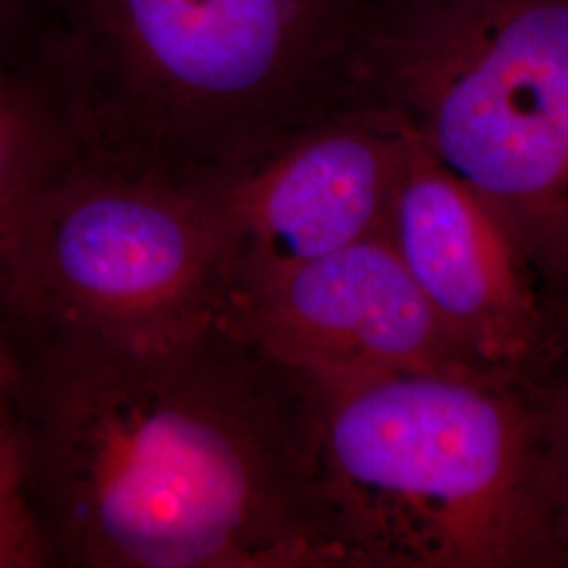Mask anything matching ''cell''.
Here are the masks:
<instances>
[{
	"mask_svg": "<svg viewBox=\"0 0 568 568\" xmlns=\"http://www.w3.org/2000/svg\"><path fill=\"white\" fill-rule=\"evenodd\" d=\"M32 0H0V44L18 41L28 23Z\"/></svg>",
	"mask_w": 568,
	"mask_h": 568,
	"instance_id": "obj_12",
	"label": "cell"
},
{
	"mask_svg": "<svg viewBox=\"0 0 568 568\" xmlns=\"http://www.w3.org/2000/svg\"><path fill=\"white\" fill-rule=\"evenodd\" d=\"M0 568H44L21 478L16 363L0 328Z\"/></svg>",
	"mask_w": 568,
	"mask_h": 568,
	"instance_id": "obj_10",
	"label": "cell"
},
{
	"mask_svg": "<svg viewBox=\"0 0 568 568\" xmlns=\"http://www.w3.org/2000/svg\"><path fill=\"white\" fill-rule=\"evenodd\" d=\"M77 159L41 72L28 60L0 61V248L30 204Z\"/></svg>",
	"mask_w": 568,
	"mask_h": 568,
	"instance_id": "obj_9",
	"label": "cell"
},
{
	"mask_svg": "<svg viewBox=\"0 0 568 568\" xmlns=\"http://www.w3.org/2000/svg\"><path fill=\"white\" fill-rule=\"evenodd\" d=\"M535 392L541 408L551 499L568 567V305L562 307L558 349L535 384Z\"/></svg>",
	"mask_w": 568,
	"mask_h": 568,
	"instance_id": "obj_11",
	"label": "cell"
},
{
	"mask_svg": "<svg viewBox=\"0 0 568 568\" xmlns=\"http://www.w3.org/2000/svg\"><path fill=\"white\" fill-rule=\"evenodd\" d=\"M222 318L316 379L483 371L450 339L384 232L244 284Z\"/></svg>",
	"mask_w": 568,
	"mask_h": 568,
	"instance_id": "obj_8",
	"label": "cell"
},
{
	"mask_svg": "<svg viewBox=\"0 0 568 568\" xmlns=\"http://www.w3.org/2000/svg\"><path fill=\"white\" fill-rule=\"evenodd\" d=\"M371 95L506 220L568 305V0H384Z\"/></svg>",
	"mask_w": 568,
	"mask_h": 568,
	"instance_id": "obj_4",
	"label": "cell"
},
{
	"mask_svg": "<svg viewBox=\"0 0 568 568\" xmlns=\"http://www.w3.org/2000/svg\"><path fill=\"white\" fill-rule=\"evenodd\" d=\"M310 379L345 568L567 567L532 384L474 368Z\"/></svg>",
	"mask_w": 568,
	"mask_h": 568,
	"instance_id": "obj_3",
	"label": "cell"
},
{
	"mask_svg": "<svg viewBox=\"0 0 568 568\" xmlns=\"http://www.w3.org/2000/svg\"><path fill=\"white\" fill-rule=\"evenodd\" d=\"M230 246L213 185L74 161L0 248L7 342L145 344L224 316Z\"/></svg>",
	"mask_w": 568,
	"mask_h": 568,
	"instance_id": "obj_5",
	"label": "cell"
},
{
	"mask_svg": "<svg viewBox=\"0 0 568 568\" xmlns=\"http://www.w3.org/2000/svg\"><path fill=\"white\" fill-rule=\"evenodd\" d=\"M384 234L474 365L539 382L560 342V307L506 220L415 135Z\"/></svg>",
	"mask_w": 568,
	"mask_h": 568,
	"instance_id": "obj_6",
	"label": "cell"
},
{
	"mask_svg": "<svg viewBox=\"0 0 568 568\" xmlns=\"http://www.w3.org/2000/svg\"><path fill=\"white\" fill-rule=\"evenodd\" d=\"M410 145L413 131L394 110L365 103L213 185L227 224V297L384 232Z\"/></svg>",
	"mask_w": 568,
	"mask_h": 568,
	"instance_id": "obj_7",
	"label": "cell"
},
{
	"mask_svg": "<svg viewBox=\"0 0 568 568\" xmlns=\"http://www.w3.org/2000/svg\"><path fill=\"white\" fill-rule=\"evenodd\" d=\"M7 345L44 567L345 568L312 379L224 318L145 344Z\"/></svg>",
	"mask_w": 568,
	"mask_h": 568,
	"instance_id": "obj_1",
	"label": "cell"
},
{
	"mask_svg": "<svg viewBox=\"0 0 568 568\" xmlns=\"http://www.w3.org/2000/svg\"><path fill=\"white\" fill-rule=\"evenodd\" d=\"M41 72L79 161L217 185L373 102L384 0H53Z\"/></svg>",
	"mask_w": 568,
	"mask_h": 568,
	"instance_id": "obj_2",
	"label": "cell"
}]
</instances>
